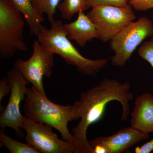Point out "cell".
Wrapping results in <instances>:
<instances>
[{"instance_id": "9c48e42d", "label": "cell", "mask_w": 153, "mask_h": 153, "mask_svg": "<svg viewBox=\"0 0 153 153\" xmlns=\"http://www.w3.org/2000/svg\"><path fill=\"white\" fill-rule=\"evenodd\" d=\"M7 77L11 90L7 105L0 116V127L4 130L7 127L10 128L18 137H22L24 135L21 130L24 116L20 111V105L25 100L28 89L27 85L29 83L14 68L8 72Z\"/></svg>"}, {"instance_id": "7402d4cb", "label": "cell", "mask_w": 153, "mask_h": 153, "mask_svg": "<svg viewBox=\"0 0 153 153\" xmlns=\"http://www.w3.org/2000/svg\"></svg>"}, {"instance_id": "d6986e66", "label": "cell", "mask_w": 153, "mask_h": 153, "mask_svg": "<svg viewBox=\"0 0 153 153\" xmlns=\"http://www.w3.org/2000/svg\"><path fill=\"white\" fill-rule=\"evenodd\" d=\"M128 4L137 11H146L153 8V0H128Z\"/></svg>"}, {"instance_id": "8992f818", "label": "cell", "mask_w": 153, "mask_h": 153, "mask_svg": "<svg viewBox=\"0 0 153 153\" xmlns=\"http://www.w3.org/2000/svg\"><path fill=\"white\" fill-rule=\"evenodd\" d=\"M87 15L95 25L98 39L103 43L110 41L136 19L133 8L128 4L124 7L95 6L91 8Z\"/></svg>"}, {"instance_id": "7a4b0ae2", "label": "cell", "mask_w": 153, "mask_h": 153, "mask_svg": "<svg viewBox=\"0 0 153 153\" xmlns=\"http://www.w3.org/2000/svg\"><path fill=\"white\" fill-rule=\"evenodd\" d=\"M51 24L50 29L43 27L36 35L42 46L59 55L66 63L85 75L94 76L106 66L108 59L91 60L80 54L67 37L62 21L55 20Z\"/></svg>"}, {"instance_id": "ba28073f", "label": "cell", "mask_w": 153, "mask_h": 153, "mask_svg": "<svg viewBox=\"0 0 153 153\" xmlns=\"http://www.w3.org/2000/svg\"><path fill=\"white\" fill-rule=\"evenodd\" d=\"M22 129L26 133V142L40 153H74L73 143L60 139L47 124L39 123L23 117Z\"/></svg>"}, {"instance_id": "9a60e30c", "label": "cell", "mask_w": 153, "mask_h": 153, "mask_svg": "<svg viewBox=\"0 0 153 153\" xmlns=\"http://www.w3.org/2000/svg\"><path fill=\"white\" fill-rule=\"evenodd\" d=\"M61 16L65 20L70 21L74 15L80 11L87 10L85 0H63L58 6Z\"/></svg>"}, {"instance_id": "7c38bea8", "label": "cell", "mask_w": 153, "mask_h": 153, "mask_svg": "<svg viewBox=\"0 0 153 153\" xmlns=\"http://www.w3.org/2000/svg\"><path fill=\"white\" fill-rule=\"evenodd\" d=\"M64 26L68 39L74 40L79 47H85L88 42L98 38L95 25L84 11L79 12L75 21Z\"/></svg>"}, {"instance_id": "4fadbf2b", "label": "cell", "mask_w": 153, "mask_h": 153, "mask_svg": "<svg viewBox=\"0 0 153 153\" xmlns=\"http://www.w3.org/2000/svg\"><path fill=\"white\" fill-rule=\"evenodd\" d=\"M15 7L22 13L30 28L31 35L36 36L44 26V17L39 16L33 7L30 0H10Z\"/></svg>"}, {"instance_id": "ac0fdd59", "label": "cell", "mask_w": 153, "mask_h": 153, "mask_svg": "<svg viewBox=\"0 0 153 153\" xmlns=\"http://www.w3.org/2000/svg\"><path fill=\"white\" fill-rule=\"evenodd\" d=\"M87 9L99 5L124 7L128 4V0H85Z\"/></svg>"}, {"instance_id": "6da1fadb", "label": "cell", "mask_w": 153, "mask_h": 153, "mask_svg": "<svg viewBox=\"0 0 153 153\" xmlns=\"http://www.w3.org/2000/svg\"><path fill=\"white\" fill-rule=\"evenodd\" d=\"M128 82H120L105 78L98 84L80 94L72 105L79 123L71 130L74 139V153H93L87 140L89 126L97 122L103 116L107 105L111 101L119 102L122 107L121 120L126 121L130 114V102L134 95Z\"/></svg>"}, {"instance_id": "277c9868", "label": "cell", "mask_w": 153, "mask_h": 153, "mask_svg": "<svg viewBox=\"0 0 153 153\" xmlns=\"http://www.w3.org/2000/svg\"><path fill=\"white\" fill-rule=\"evenodd\" d=\"M25 19L10 0H0V56L3 59L28 50L23 39Z\"/></svg>"}, {"instance_id": "52a82bcc", "label": "cell", "mask_w": 153, "mask_h": 153, "mask_svg": "<svg viewBox=\"0 0 153 153\" xmlns=\"http://www.w3.org/2000/svg\"><path fill=\"white\" fill-rule=\"evenodd\" d=\"M55 54L42 46L38 40L34 41L33 53L28 60L18 59L14 68L19 71L29 83L41 94L46 96L43 78L52 76Z\"/></svg>"}, {"instance_id": "5bb4252c", "label": "cell", "mask_w": 153, "mask_h": 153, "mask_svg": "<svg viewBox=\"0 0 153 153\" xmlns=\"http://www.w3.org/2000/svg\"><path fill=\"white\" fill-rule=\"evenodd\" d=\"M0 146L7 148L11 153H40L27 143L20 142L11 138L2 129L0 131Z\"/></svg>"}, {"instance_id": "30bf717a", "label": "cell", "mask_w": 153, "mask_h": 153, "mask_svg": "<svg viewBox=\"0 0 153 153\" xmlns=\"http://www.w3.org/2000/svg\"><path fill=\"white\" fill-rule=\"evenodd\" d=\"M149 137L148 133L131 126L110 136L97 137L88 143L93 153H122Z\"/></svg>"}, {"instance_id": "3957f363", "label": "cell", "mask_w": 153, "mask_h": 153, "mask_svg": "<svg viewBox=\"0 0 153 153\" xmlns=\"http://www.w3.org/2000/svg\"><path fill=\"white\" fill-rule=\"evenodd\" d=\"M25 101V117L51 126L60 133L63 139L74 144L73 136L68 128L69 122L77 120L72 105L54 103L33 86L28 88Z\"/></svg>"}, {"instance_id": "5b68a950", "label": "cell", "mask_w": 153, "mask_h": 153, "mask_svg": "<svg viewBox=\"0 0 153 153\" xmlns=\"http://www.w3.org/2000/svg\"><path fill=\"white\" fill-rule=\"evenodd\" d=\"M153 37V22L147 17H140L121 30L110 41L114 52L111 58L114 66L123 67L137 47L148 38Z\"/></svg>"}, {"instance_id": "2e32d148", "label": "cell", "mask_w": 153, "mask_h": 153, "mask_svg": "<svg viewBox=\"0 0 153 153\" xmlns=\"http://www.w3.org/2000/svg\"><path fill=\"white\" fill-rule=\"evenodd\" d=\"M34 10L41 16L47 14L49 22L55 21L54 16L60 0H30Z\"/></svg>"}, {"instance_id": "ffe728a7", "label": "cell", "mask_w": 153, "mask_h": 153, "mask_svg": "<svg viewBox=\"0 0 153 153\" xmlns=\"http://www.w3.org/2000/svg\"><path fill=\"white\" fill-rule=\"evenodd\" d=\"M11 90V85L7 77L4 76L0 81V103L5 97L10 94Z\"/></svg>"}, {"instance_id": "44dd1931", "label": "cell", "mask_w": 153, "mask_h": 153, "mask_svg": "<svg viewBox=\"0 0 153 153\" xmlns=\"http://www.w3.org/2000/svg\"><path fill=\"white\" fill-rule=\"evenodd\" d=\"M153 151V139L148 142L135 149L136 153H149Z\"/></svg>"}, {"instance_id": "e0dca14e", "label": "cell", "mask_w": 153, "mask_h": 153, "mask_svg": "<svg viewBox=\"0 0 153 153\" xmlns=\"http://www.w3.org/2000/svg\"><path fill=\"white\" fill-rule=\"evenodd\" d=\"M138 55L153 68V37L141 45L137 51Z\"/></svg>"}, {"instance_id": "8fae6325", "label": "cell", "mask_w": 153, "mask_h": 153, "mask_svg": "<svg viewBox=\"0 0 153 153\" xmlns=\"http://www.w3.org/2000/svg\"><path fill=\"white\" fill-rule=\"evenodd\" d=\"M131 116L132 126L149 134L153 132V95L146 92L137 97Z\"/></svg>"}]
</instances>
